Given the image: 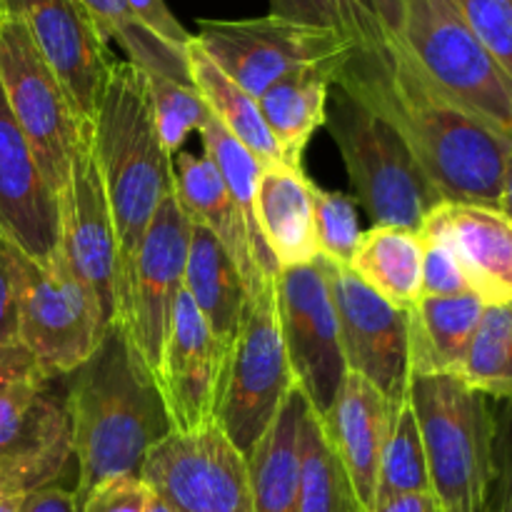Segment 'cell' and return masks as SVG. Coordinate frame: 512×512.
Segmentation results:
<instances>
[{"mask_svg":"<svg viewBox=\"0 0 512 512\" xmlns=\"http://www.w3.org/2000/svg\"><path fill=\"white\" fill-rule=\"evenodd\" d=\"M333 85L403 135L445 203L500 210L512 140L438 93L405 53L395 28L383 43L350 50Z\"/></svg>","mask_w":512,"mask_h":512,"instance_id":"obj_1","label":"cell"},{"mask_svg":"<svg viewBox=\"0 0 512 512\" xmlns=\"http://www.w3.org/2000/svg\"><path fill=\"white\" fill-rule=\"evenodd\" d=\"M65 408L78 508L100 483L140 478L150 450L173 433L153 373L120 328H108L93 358L75 370Z\"/></svg>","mask_w":512,"mask_h":512,"instance_id":"obj_2","label":"cell"},{"mask_svg":"<svg viewBox=\"0 0 512 512\" xmlns=\"http://www.w3.org/2000/svg\"><path fill=\"white\" fill-rule=\"evenodd\" d=\"M93 150L118 240L115 320L120 323L133 285L143 235L173 190L170 155L155 128L148 75L130 60H115L93 118Z\"/></svg>","mask_w":512,"mask_h":512,"instance_id":"obj_3","label":"cell"},{"mask_svg":"<svg viewBox=\"0 0 512 512\" xmlns=\"http://www.w3.org/2000/svg\"><path fill=\"white\" fill-rule=\"evenodd\" d=\"M430 493L440 512H488L495 478V413L490 398L455 375L410 378Z\"/></svg>","mask_w":512,"mask_h":512,"instance_id":"obj_4","label":"cell"},{"mask_svg":"<svg viewBox=\"0 0 512 512\" xmlns=\"http://www.w3.org/2000/svg\"><path fill=\"white\" fill-rule=\"evenodd\" d=\"M405 53L445 98L512 140V88L453 0H393Z\"/></svg>","mask_w":512,"mask_h":512,"instance_id":"obj_5","label":"cell"},{"mask_svg":"<svg viewBox=\"0 0 512 512\" xmlns=\"http://www.w3.org/2000/svg\"><path fill=\"white\" fill-rule=\"evenodd\" d=\"M325 125L348 170L353 198L368 210L373 223L420 230L443 198L403 135L340 88L328 100Z\"/></svg>","mask_w":512,"mask_h":512,"instance_id":"obj_6","label":"cell"},{"mask_svg":"<svg viewBox=\"0 0 512 512\" xmlns=\"http://www.w3.org/2000/svg\"><path fill=\"white\" fill-rule=\"evenodd\" d=\"M293 388L295 378L280 335L275 280H270L245 305L243 323L228 353L215 423L240 453L248 455L268 433Z\"/></svg>","mask_w":512,"mask_h":512,"instance_id":"obj_7","label":"cell"},{"mask_svg":"<svg viewBox=\"0 0 512 512\" xmlns=\"http://www.w3.org/2000/svg\"><path fill=\"white\" fill-rule=\"evenodd\" d=\"M195 43L255 100L298 70L343 63L355 48L335 30L273 13L243 20H198Z\"/></svg>","mask_w":512,"mask_h":512,"instance_id":"obj_8","label":"cell"},{"mask_svg":"<svg viewBox=\"0 0 512 512\" xmlns=\"http://www.w3.org/2000/svg\"><path fill=\"white\" fill-rule=\"evenodd\" d=\"M0 88L45 180L60 198L70 183L83 118L25 25L13 15L0 20Z\"/></svg>","mask_w":512,"mask_h":512,"instance_id":"obj_9","label":"cell"},{"mask_svg":"<svg viewBox=\"0 0 512 512\" xmlns=\"http://www.w3.org/2000/svg\"><path fill=\"white\" fill-rule=\"evenodd\" d=\"M110 325L88 288L73 275L58 248L50 265L28 258L18 310V343L35 355L50 378L73 375L103 343Z\"/></svg>","mask_w":512,"mask_h":512,"instance_id":"obj_10","label":"cell"},{"mask_svg":"<svg viewBox=\"0 0 512 512\" xmlns=\"http://www.w3.org/2000/svg\"><path fill=\"white\" fill-rule=\"evenodd\" d=\"M140 478L168 512H255L248 458L218 423L160 440Z\"/></svg>","mask_w":512,"mask_h":512,"instance_id":"obj_11","label":"cell"},{"mask_svg":"<svg viewBox=\"0 0 512 512\" xmlns=\"http://www.w3.org/2000/svg\"><path fill=\"white\" fill-rule=\"evenodd\" d=\"M275 303L290 373L320 418L330 410L348 375L338 313L320 260L278 270Z\"/></svg>","mask_w":512,"mask_h":512,"instance_id":"obj_12","label":"cell"},{"mask_svg":"<svg viewBox=\"0 0 512 512\" xmlns=\"http://www.w3.org/2000/svg\"><path fill=\"white\" fill-rule=\"evenodd\" d=\"M318 260L328 275L338 313L345 368L375 385L390 405L400 408L410 388L408 310L388 303L350 268Z\"/></svg>","mask_w":512,"mask_h":512,"instance_id":"obj_13","label":"cell"},{"mask_svg":"<svg viewBox=\"0 0 512 512\" xmlns=\"http://www.w3.org/2000/svg\"><path fill=\"white\" fill-rule=\"evenodd\" d=\"M190 245V220L170 190L155 210L135 255L133 285L118 325L155 378L160 365L175 300L183 290Z\"/></svg>","mask_w":512,"mask_h":512,"instance_id":"obj_14","label":"cell"},{"mask_svg":"<svg viewBox=\"0 0 512 512\" xmlns=\"http://www.w3.org/2000/svg\"><path fill=\"white\" fill-rule=\"evenodd\" d=\"M50 383L28 380L0 393V495L53 485L73 458L68 408Z\"/></svg>","mask_w":512,"mask_h":512,"instance_id":"obj_15","label":"cell"},{"mask_svg":"<svg viewBox=\"0 0 512 512\" xmlns=\"http://www.w3.org/2000/svg\"><path fill=\"white\" fill-rule=\"evenodd\" d=\"M60 250L75 278L93 293L113 328L115 288H118V240L113 215L93 150V125L83 120L75 145L70 183L60 195Z\"/></svg>","mask_w":512,"mask_h":512,"instance_id":"obj_16","label":"cell"},{"mask_svg":"<svg viewBox=\"0 0 512 512\" xmlns=\"http://www.w3.org/2000/svg\"><path fill=\"white\" fill-rule=\"evenodd\" d=\"M68 93L75 113L93 118L115 58L98 23L80 0H3Z\"/></svg>","mask_w":512,"mask_h":512,"instance_id":"obj_17","label":"cell"},{"mask_svg":"<svg viewBox=\"0 0 512 512\" xmlns=\"http://www.w3.org/2000/svg\"><path fill=\"white\" fill-rule=\"evenodd\" d=\"M228 353L230 350L210 333L190 295L180 290L155 370V383L173 433H193L215 423Z\"/></svg>","mask_w":512,"mask_h":512,"instance_id":"obj_18","label":"cell"},{"mask_svg":"<svg viewBox=\"0 0 512 512\" xmlns=\"http://www.w3.org/2000/svg\"><path fill=\"white\" fill-rule=\"evenodd\" d=\"M0 235L38 265L60 248V198L45 180L0 88Z\"/></svg>","mask_w":512,"mask_h":512,"instance_id":"obj_19","label":"cell"},{"mask_svg":"<svg viewBox=\"0 0 512 512\" xmlns=\"http://www.w3.org/2000/svg\"><path fill=\"white\" fill-rule=\"evenodd\" d=\"M420 235L453 250L470 293L485 305L512 300V220L503 210L443 200L420 225Z\"/></svg>","mask_w":512,"mask_h":512,"instance_id":"obj_20","label":"cell"},{"mask_svg":"<svg viewBox=\"0 0 512 512\" xmlns=\"http://www.w3.org/2000/svg\"><path fill=\"white\" fill-rule=\"evenodd\" d=\"M395 413L398 408L390 405L375 385L348 373L330 410L318 418L325 440L348 473L365 512L373 508L380 455L393 430Z\"/></svg>","mask_w":512,"mask_h":512,"instance_id":"obj_21","label":"cell"},{"mask_svg":"<svg viewBox=\"0 0 512 512\" xmlns=\"http://www.w3.org/2000/svg\"><path fill=\"white\" fill-rule=\"evenodd\" d=\"M170 170H173L175 200L188 215L190 223L203 225L220 240L225 253L238 268L250 298L258 295L270 280H265L255 265L248 230H245L243 218L225 188L223 175L210 163V158H198V155L183 153V150L170 158Z\"/></svg>","mask_w":512,"mask_h":512,"instance_id":"obj_22","label":"cell"},{"mask_svg":"<svg viewBox=\"0 0 512 512\" xmlns=\"http://www.w3.org/2000/svg\"><path fill=\"white\" fill-rule=\"evenodd\" d=\"M485 303L475 293L450 298H420L408 310L410 378L455 375L483 318Z\"/></svg>","mask_w":512,"mask_h":512,"instance_id":"obj_23","label":"cell"},{"mask_svg":"<svg viewBox=\"0 0 512 512\" xmlns=\"http://www.w3.org/2000/svg\"><path fill=\"white\" fill-rule=\"evenodd\" d=\"M313 180L303 168H263L258 183V225L278 270L318 260L313 213Z\"/></svg>","mask_w":512,"mask_h":512,"instance_id":"obj_24","label":"cell"},{"mask_svg":"<svg viewBox=\"0 0 512 512\" xmlns=\"http://www.w3.org/2000/svg\"><path fill=\"white\" fill-rule=\"evenodd\" d=\"M183 290L200 310L210 333L228 350L233 348L250 295L220 240L198 223H190Z\"/></svg>","mask_w":512,"mask_h":512,"instance_id":"obj_25","label":"cell"},{"mask_svg":"<svg viewBox=\"0 0 512 512\" xmlns=\"http://www.w3.org/2000/svg\"><path fill=\"white\" fill-rule=\"evenodd\" d=\"M340 63L313 65L275 83L258 98L260 113L273 135L283 165L303 168V155L310 138L328 118L330 88Z\"/></svg>","mask_w":512,"mask_h":512,"instance_id":"obj_26","label":"cell"},{"mask_svg":"<svg viewBox=\"0 0 512 512\" xmlns=\"http://www.w3.org/2000/svg\"><path fill=\"white\" fill-rule=\"evenodd\" d=\"M305 410H308V400L303 390L295 385L268 433L245 455L255 512H298L300 430H303Z\"/></svg>","mask_w":512,"mask_h":512,"instance_id":"obj_27","label":"cell"},{"mask_svg":"<svg viewBox=\"0 0 512 512\" xmlns=\"http://www.w3.org/2000/svg\"><path fill=\"white\" fill-rule=\"evenodd\" d=\"M350 270L395 308L410 310L420 300L423 238L420 230L373 225L360 235Z\"/></svg>","mask_w":512,"mask_h":512,"instance_id":"obj_28","label":"cell"},{"mask_svg":"<svg viewBox=\"0 0 512 512\" xmlns=\"http://www.w3.org/2000/svg\"><path fill=\"white\" fill-rule=\"evenodd\" d=\"M188 55V70L190 80H193L195 90L200 98L208 105L210 115L233 135L238 143L248 148V153L258 160L263 168H273V165H283L275 145L273 135H270L268 125H265L263 113H260L258 100L250 98L235 80H230L213 60L208 58L203 48L195 43L188 45L185 50Z\"/></svg>","mask_w":512,"mask_h":512,"instance_id":"obj_29","label":"cell"},{"mask_svg":"<svg viewBox=\"0 0 512 512\" xmlns=\"http://www.w3.org/2000/svg\"><path fill=\"white\" fill-rule=\"evenodd\" d=\"M200 138H203L205 158H210V163L218 168V173L223 175L225 188H228L230 198H233L235 208H238L240 218H243L245 230H248L250 250H253V260L258 265L260 275L265 280H275L278 275V263H275L273 253H270L268 243H265L263 233H260L258 225V183L260 173H263V165L248 153L243 143L233 138L218 120L210 115L203 123V128L198 130Z\"/></svg>","mask_w":512,"mask_h":512,"instance_id":"obj_30","label":"cell"},{"mask_svg":"<svg viewBox=\"0 0 512 512\" xmlns=\"http://www.w3.org/2000/svg\"><path fill=\"white\" fill-rule=\"evenodd\" d=\"M298 512H365L348 473L330 450L318 415L305 410L300 430V503Z\"/></svg>","mask_w":512,"mask_h":512,"instance_id":"obj_31","label":"cell"},{"mask_svg":"<svg viewBox=\"0 0 512 512\" xmlns=\"http://www.w3.org/2000/svg\"><path fill=\"white\" fill-rule=\"evenodd\" d=\"M270 13L335 30L355 48L378 45L393 33V0H270Z\"/></svg>","mask_w":512,"mask_h":512,"instance_id":"obj_32","label":"cell"},{"mask_svg":"<svg viewBox=\"0 0 512 512\" xmlns=\"http://www.w3.org/2000/svg\"><path fill=\"white\" fill-rule=\"evenodd\" d=\"M98 23L105 40H115L125 50L128 60L138 65L145 75H160V78L193 83L188 70V55L185 50L173 48L158 35L145 30L133 15L128 13L123 0H80Z\"/></svg>","mask_w":512,"mask_h":512,"instance_id":"obj_33","label":"cell"},{"mask_svg":"<svg viewBox=\"0 0 512 512\" xmlns=\"http://www.w3.org/2000/svg\"><path fill=\"white\" fill-rule=\"evenodd\" d=\"M460 380L485 398H512V300L485 305Z\"/></svg>","mask_w":512,"mask_h":512,"instance_id":"obj_34","label":"cell"},{"mask_svg":"<svg viewBox=\"0 0 512 512\" xmlns=\"http://www.w3.org/2000/svg\"><path fill=\"white\" fill-rule=\"evenodd\" d=\"M413 493H430V478L418 418H415L410 400H405L395 413L393 430H390L388 443L380 455L373 508L400 498V495Z\"/></svg>","mask_w":512,"mask_h":512,"instance_id":"obj_35","label":"cell"},{"mask_svg":"<svg viewBox=\"0 0 512 512\" xmlns=\"http://www.w3.org/2000/svg\"><path fill=\"white\" fill-rule=\"evenodd\" d=\"M150 105H153L155 128L163 140L165 153L173 158L180 153L185 138L193 130L203 128L210 118V110L193 83H180V80L148 75Z\"/></svg>","mask_w":512,"mask_h":512,"instance_id":"obj_36","label":"cell"},{"mask_svg":"<svg viewBox=\"0 0 512 512\" xmlns=\"http://www.w3.org/2000/svg\"><path fill=\"white\" fill-rule=\"evenodd\" d=\"M310 193H313L318 258L340 268H350V260L363 235L355 198L340 190H325L315 183L310 185Z\"/></svg>","mask_w":512,"mask_h":512,"instance_id":"obj_37","label":"cell"},{"mask_svg":"<svg viewBox=\"0 0 512 512\" xmlns=\"http://www.w3.org/2000/svg\"><path fill=\"white\" fill-rule=\"evenodd\" d=\"M512 88V0H453Z\"/></svg>","mask_w":512,"mask_h":512,"instance_id":"obj_38","label":"cell"},{"mask_svg":"<svg viewBox=\"0 0 512 512\" xmlns=\"http://www.w3.org/2000/svg\"><path fill=\"white\" fill-rule=\"evenodd\" d=\"M28 255L0 235V345L18 343V310Z\"/></svg>","mask_w":512,"mask_h":512,"instance_id":"obj_39","label":"cell"},{"mask_svg":"<svg viewBox=\"0 0 512 512\" xmlns=\"http://www.w3.org/2000/svg\"><path fill=\"white\" fill-rule=\"evenodd\" d=\"M423 238V283L420 298H450V295L470 293L463 268L455 260L453 250L433 238Z\"/></svg>","mask_w":512,"mask_h":512,"instance_id":"obj_40","label":"cell"},{"mask_svg":"<svg viewBox=\"0 0 512 512\" xmlns=\"http://www.w3.org/2000/svg\"><path fill=\"white\" fill-rule=\"evenodd\" d=\"M495 403V478L488 512H512V398Z\"/></svg>","mask_w":512,"mask_h":512,"instance_id":"obj_41","label":"cell"},{"mask_svg":"<svg viewBox=\"0 0 512 512\" xmlns=\"http://www.w3.org/2000/svg\"><path fill=\"white\" fill-rule=\"evenodd\" d=\"M153 500V490L143 478H115L90 490L80 512H148Z\"/></svg>","mask_w":512,"mask_h":512,"instance_id":"obj_42","label":"cell"},{"mask_svg":"<svg viewBox=\"0 0 512 512\" xmlns=\"http://www.w3.org/2000/svg\"><path fill=\"white\" fill-rule=\"evenodd\" d=\"M128 13L143 25L145 30H150L153 35H158L160 40H165L168 45L178 50H188V45L193 43V33L183 28L178 18L170 13L168 3L165 0H123Z\"/></svg>","mask_w":512,"mask_h":512,"instance_id":"obj_43","label":"cell"},{"mask_svg":"<svg viewBox=\"0 0 512 512\" xmlns=\"http://www.w3.org/2000/svg\"><path fill=\"white\" fill-rule=\"evenodd\" d=\"M28 380H53L25 345H0V393Z\"/></svg>","mask_w":512,"mask_h":512,"instance_id":"obj_44","label":"cell"},{"mask_svg":"<svg viewBox=\"0 0 512 512\" xmlns=\"http://www.w3.org/2000/svg\"><path fill=\"white\" fill-rule=\"evenodd\" d=\"M18 512H80L73 490L60 485H45L28 495H20Z\"/></svg>","mask_w":512,"mask_h":512,"instance_id":"obj_45","label":"cell"},{"mask_svg":"<svg viewBox=\"0 0 512 512\" xmlns=\"http://www.w3.org/2000/svg\"><path fill=\"white\" fill-rule=\"evenodd\" d=\"M370 512H440V505L433 493H413L388 500V503L378 505Z\"/></svg>","mask_w":512,"mask_h":512,"instance_id":"obj_46","label":"cell"},{"mask_svg":"<svg viewBox=\"0 0 512 512\" xmlns=\"http://www.w3.org/2000/svg\"><path fill=\"white\" fill-rule=\"evenodd\" d=\"M500 210L512 220V153L508 158V168H505L503 180V195H500Z\"/></svg>","mask_w":512,"mask_h":512,"instance_id":"obj_47","label":"cell"},{"mask_svg":"<svg viewBox=\"0 0 512 512\" xmlns=\"http://www.w3.org/2000/svg\"><path fill=\"white\" fill-rule=\"evenodd\" d=\"M20 498H13V495H0V512H18Z\"/></svg>","mask_w":512,"mask_h":512,"instance_id":"obj_48","label":"cell"},{"mask_svg":"<svg viewBox=\"0 0 512 512\" xmlns=\"http://www.w3.org/2000/svg\"><path fill=\"white\" fill-rule=\"evenodd\" d=\"M148 512H168V510H165L163 505H160V500L155 498V500H153V505H150V510H148Z\"/></svg>","mask_w":512,"mask_h":512,"instance_id":"obj_49","label":"cell"},{"mask_svg":"<svg viewBox=\"0 0 512 512\" xmlns=\"http://www.w3.org/2000/svg\"><path fill=\"white\" fill-rule=\"evenodd\" d=\"M5 18V8H3V0H0V20Z\"/></svg>","mask_w":512,"mask_h":512,"instance_id":"obj_50","label":"cell"}]
</instances>
